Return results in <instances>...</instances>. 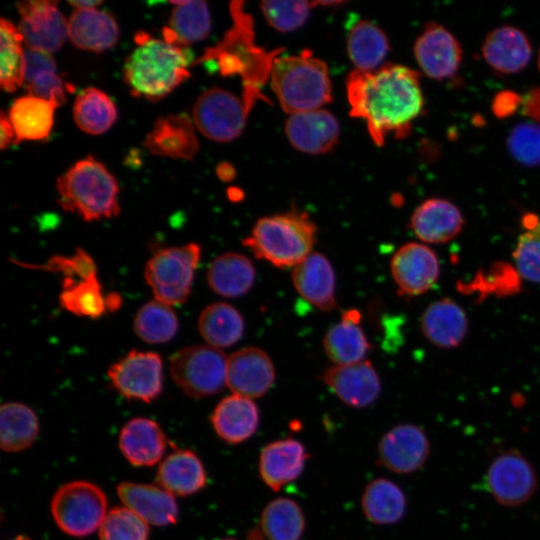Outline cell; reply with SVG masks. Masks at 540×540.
Listing matches in <instances>:
<instances>
[{
  "label": "cell",
  "mask_w": 540,
  "mask_h": 540,
  "mask_svg": "<svg viewBox=\"0 0 540 540\" xmlns=\"http://www.w3.org/2000/svg\"><path fill=\"white\" fill-rule=\"evenodd\" d=\"M346 91L350 115L366 122L379 146L390 133L398 138L406 136L424 106L419 73L402 65L355 70L346 79Z\"/></svg>",
  "instance_id": "6da1fadb"
},
{
  "label": "cell",
  "mask_w": 540,
  "mask_h": 540,
  "mask_svg": "<svg viewBox=\"0 0 540 540\" xmlns=\"http://www.w3.org/2000/svg\"><path fill=\"white\" fill-rule=\"evenodd\" d=\"M242 5L239 1L231 3L233 26L196 63L214 61L222 75H240L244 87L242 100L251 110L258 99H264L260 87L271 74L280 50L266 52L255 44L252 19L244 12Z\"/></svg>",
  "instance_id": "7a4b0ae2"
},
{
  "label": "cell",
  "mask_w": 540,
  "mask_h": 540,
  "mask_svg": "<svg viewBox=\"0 0 540 540\" xmlns=\"http://www.w3.org/2000/svg\"><path fill=\"white\" fill-rule=\"evenodd\" d=\"M135 43L123 69L124 80L134 96L160 100L190 76L187 48L146 32H138Z\"/></svg>",
  "instance_id": "3957f363"
},
{
  "label": "cell",
  "mask_w": 540,
  "mask_h": 540,
  "mask_svg": "<svg viewBox=\"0 0 540 540\" xmlns=\"http://www.w3.org/2000/svg\"><path fill=\"white\" fill-rule=\"evenodd\" d=\"M58 204L85 221L118 216L119 187L115 177L95 158L77 161L56 182Z\"/></svg>",
  "instance_id": "277c9868"
},
{
  "label": "cell",
  "mask_w": 540,
  "mask_h": 540,
  "mask_svg": "<svg viewBox=\"0 0 540 540\" xmlns=\"http://www.w3.org/2000/svg\"><path fill=\"white\" fill-rule=\"evenodd\" d=\"M316 234L305 212L290 211L260 218L243 245L278 268H294L312 253Z\"/></svg>",
  "instance_id": "5b68a950"
},
{
  "label": "cell",
  "mask_w": 540,
  "mask_h": 540,
  "mask_svg": "<svg viewBox=\"0 0 540 540\" xmlns=\"http://www.w3.org/2000/svg\"><path fill=\"white\" fill-rule=\"evenodd\" d=\"M270 76L282 109L291 115L320 109L331 101L327 66L309 50L276 57Z\"/></svg>",
  "instance_id": "8992f818"
},
{
  "label": "cell",
  "mask_w": 540,
  "mask_h": 540,
  "mask_svg": "<svg viewBox=\"0 0 540 540\" xmlns=\"http://www.w3.org/2000/svg\"><path fill=\"white\" fill-rule=\"evenodd\" d=\"M200 257L201 247L196 243L165 248L154 254L145 266L144 277L155 299L170 306L184 303Z\"/></svg>",
  "instance_id": "52a82bcc"
},
{
  "label": "cell",
  "mask_w": 540,
  "mask_h": 540,
  "mask_svg": "<svg viewBox=\"0 0 540 540\" xmlns=\"http://www.w3.org/2000/svg\"><path fill=\"white\" fill-rule=\"evenodd\" d=\"M51 513L64 533L75 537L87 536L100 528L107 514V498L91 482H69L54 494Z\"/></svg>",
  "instance_id": "ba28073f"
},
{
  "label": "cell",
  "mask_w": 540,
  "mask_h": 540,
  "mask_svg": "<svg viewBox=\"0 0 540 540\" xmlns=\"http://www.w3.org/2000/svg\"><path fill=\"white\" fill-rule=\"evenodd\" d=\"M228 357L210 345L185 347L170 359L174 382L190 397L201 398L220 392L226 385Z\"/></svg>",
  "instance_id": "9c48e42d"
},
{
  "label": "cell",
  "mask_w": 540,
  "mask_h": 540,
  "mask_svg": "<svg viewBox=\"0 0 540 540\" xmlns=\"http://www.w3.org/2000/svg\"><path fill=\"white\" fill-rule=\"evenodd\" d=\"M250 109L243 100L218 87L204 91L196 100L193 123L207 138L229 142L240 136Z\"/></svg>",
  "instance_id": "30bf717a"
},
{
  "label": "cell",
  "mask_w": 540,
  "mask_h": 540,
  "mask_svg": "<svg viewBox=\"0 0 540 540\" xmlns=\"http://www.w3.org/2000/svg\"><path fill=\"white\" fill-rule=\"evenodd\" d=\"M113 387L128 399L146 403L162 392L163 366L154 352L131 350L108 369Z\"/></svg>",
  "instance_id": "8fae6325"
},
{
  "label": "cell",
  "mask_w": 540,
  "mask_h": 540,
  "mask_svg": "<svg viewBox=\"0 0 540 540\" xmlns=\"http://www.w3.org/2000/svg\"><path fill=\"white\" fill-rule=\"evenodd\" d=\"M486 482L494 499L507 507L524 504L537 489V476L533 466L514 449L494 458L488 467Z\"/></svg>",
  "instance_id": "7c38bea8"
},
{
  "label": "cell",
  "mask_w": 540,
  "mask_h": 540,
  "mask_svg": "<svg viewBox=\"0 0 540 540\" xmlns=\"http://www.w3.org/2000/svg\"><path fill=\"white\" fill-rule=\"evenodd\" d=\"M16 6L20 14L18 29L27 48L52 53L62 47L68 26L57 1L30 0Z\"/></svg>",
  "instance_id": "4fadbf2b"
},
{
  "label": "cell",
  "mask_w": 540,
  "mask_h": 540,
  "mask_svg": "<svg viewBox=\"0 0 540 540\" xmlns=\"http://www.w3.org/2000/svg\"><path fill=\"white\" fill-rule=\"evenodd\" d=\"M430 453L425 432L414 424H399L387 431L378 443V463L397 474L420 469Z\"/></svg>",
  "instance_id": "5bb4252c"
},
{
  "label": "cell",
  "mask_w": 540,
  "mask_h": 540,
  "mask_svg": "<svg viewBox=\"0 0 540 540\" xmlns=\"http://www.w3.org/2000/svg\"><path fill=\"white\" fill-rule=\"evenodd\" d=\"M391 273L402 295L418 296L437 282L440 264L437 254L427 245L410 242L394 253Z\"/></svg>",
  "instance_id": "9a60e30c"
},
{
  "label": "cell",
  "mask_w": 540,
  "mask_h": 540,
  "mask_svg": "<svg viewBox=\"0 0 540 540\" xmlns=\"http://www.w3.org/2000/svg\"><path fill=\"white\" fill-rule=\"evenodd\" d=\"M414 54L422 71L436 80L452 77L462 59L458 40L444 26L434 22L427 24L418 36Z\"/></svg>",
  "instance_id": "2e32d148"
},
{
  "label": "cell",
  "mask_w": 540,
  "mask_h": 540,
  "mask_svg": "<svg viewBox=\"0 0 540 540\" xmlns=\"http://www.w3.org/2000/svg\"><path fill=\"white\" fill-rule=\"evenodd\" d=\"M274 380V365L262 349L246 347L228 357L226 385L233 394L250 399L261 397Z\"/></svg>",
  "instance_id": "e0dca14e"
},
{
  "label": "cell",
  "mask_w": 540,
  "mask_h": 540,
  "mask_svg": "<svg viewBox=\"0 0 540 540\" xmlns=\"http://www.w3.org/2000/svg\"><path fill=\"white\" fill-rule=\"evenodd\" d=\"M322 380L345 404L363 408L373 403L381 390L379 376L370 361L334 365L326 369Z\"/></svg>",
  "instance_id": "ac0fdd59"
},
{
  "label": "cell",
  "mask_w": 540,
  "mask_h": 540,
  "mask_svg": "<svg viewBox=\"0 0 540 540\" xmlns=\"http://www.w3.org/2000/svg\"><path fill=\"white\" fill-rule=\"evenodd\" d=\"M285 131L297 150L322 154L337 144L340 128L333 114L317 109L292 114L286 121Z\"/></svg>",
  "instance_id": "d6986e66"
},
{
  "label": "cell",
  "mask_w": 540,
  "mask_h": 540,
  "mask_svg": "<svg viewBox=\"0 0 540 540\" xmlns=\"http://www.w3.org/2000/svg\"><path fill=\"white\" fill-rule=\"evenodd\" d=\"M144 146L154 155L192 160L199 150L193 120L183 113L159 117L145 137Z\"/></svg>",
  "instance_id": "ffe728a7"
},
{
  "label": "cell",
  "mask_w": 540,
  "mask_h": 540,
  "mask_svg": "<svg viewBox=\"0 0 540 540\" xmlns=\"http://www.w3.org/2000/svg\"><path fill=\"white\" fill-rule=\"evenodd\" d=\"M308 453L305 446L294 438L275 440L263 447L259 456L258 469L262 481L273 491L302 474Z\"/></svg>",
  "instance_id": "44dd1931"
},
{
  "label": "cell",
  "mask_w": 540,
  "mask_h": 540,
  "mask_svg": "<svg viewBox=\"0 0 540 540\" xmlns=\"http://www.w3.org/2000/svg\"><path fill=\"white\" fill-rule=\"evenodd\" d=\"M464 218L452 202L431 198L422 202L411 217L416 237L426 243L442 244L455 238L463 229Z\"/></svg>",
  "instance_id": "7402d4cb"
},
{
  "label": "cell",
  "mask_w": 540,
  "mask_h": 540,
  "mask_svg": "<svg viewBox=\"0 0 540 540\" xmlns=\"http://www.w3.org/2000/svg\"><path fill=\"white\" fill-rule=\"evenodd\" d=\"M292 282L296 291L321 311L335 305V273L330 261L319 252H312L293 268Z\"/></svg>",
  "instance_id": "603a6c76"
},
{
  "label": "cell",
  "mask_w": 540,
  "mask_h": 540,
  "mask_svg": "<svg viewBox=\"0 0 540 540\" xmlns=\"http://www.w3.org/2000/svg\"><path fill=\"white\" fill-rule=\"evenodd\" d=\"M117 494L125 507L146 523L166 526L177 521L178 506L174 496L161 487L122 482L117 486Z\"/></svg>",
  "instance_id": "cb8c5ba5"
},
{
  "label": "cell",
  "mask_w": 540,
  "mask_h": 540,
  "mask_svg": "<svg viewBox=\"0 0 540 540\" xmlns=\"http://www.w3.org/2000/svg\"><path fill=\"white\" fill-rule=\"evenodd\" d=\"M210 421L223 441L239 444L251 438L257 431L260 412L252 399L232 394L217 404Z\"/></svg>",
  "instance_id": "d4e9b609"
},
{
  "label": "cell",
  "mask_w": 540,
  "mask_h": 540,
  "mask_svg": "<svg viewBox=\"0 0 540 540\" xmlns=\"http://www.w3.org/2000/svg\"><path fill=\"white\" fill-rule=\"evenodd\" d=\"M482 54L494 70L511 74L527 66L532 56V47L523 31L504 25L487 35L482 45Z\"/></svg>",
  "instance_id": "484cf974"
},
{
  "label": "cell",
  "mask_w": 540,
  "mask_h": 540,
  "mask_svg": "<svg viewBox=\"0 0 540 540\" xmlns=\"http://www.w3.org/2000/svg\"><path fill=\"white\" fill-rule=\"evenodd\" d=\"M425 338L440 348H454L462 343L468 331L464 309L450 298L432 302L421 317Z\"/></svg>",
  "instance_id": "4316f807"
},
{
  "label": "cell",
  "mask_w": 540,
  "mask_h": 540,
  "mask_svg": "<svg viewBox=\"0 0 540 540\" xmlns=\"http://www.w3.org/2000/svg\"><path fill=\"white\" fill-rule=\"evenodd\" d=\"M68 38L77 47L104 52L118 41L119 28L114 17L97 8L75 9L67 20Z\"/></svg>",
  "instance_id": "83f0119b"
},
{
  "label": "cell",
  "mask_w": 540,
  "mask_h": 540,
  "mask_svg": "<svg viewBox=\"0 0 540 540\" xmlns=\"http://www.w3.org/2000/svg\"><path fill=\"white\" fill-rule=\"evenodd\" d=\"M119 448L132 465L152 466L164 455L166 437L157 422L137 417L123 426Z\"/></svg>",
  "instance_id": "f1b7e54d"
},
{
  "label": "cell",
  "mask_w": 540,
  "mask_h": 540,
  "mask_svg": "<svg viewBox=\"0 0 540 540\" xmlns=\"http://www.w3.org/2000/svg\"><path fill=\"white\" fill-rule=\"evenodd\" d=\"M305 527V516L299 504L279 497L264 507L259 523L250 529L247 540H300Z\"/></svg>",
  "instance_id": "f546056e"
},
{
  "label": "cell",
  "mask_w": 540,
  "mask_h": 540,
  "mask_svg": "<svg viewBox=\"0 0 540 540\" xmlns=\"http://www.w3.org/2000/svg\"><path fill=\"white\" fill-rule=\"evenodd\" d=\"M159 487L173 496H189L207 483L204 465L191 450H175L159 465L156 475Z\"/></svg>",
  "instance_id": "4dcf8cb0"
},
{
  "label": "cell",
  "mask_w": 540,
  "mask_h": 540,
  "mask_svg": "<svg viewBox=\"0 0 540 540\" xmlns=\"http://www.w3.org/2000/svg\"><path fill=\"white\" fill-rule=\"evenodd\" d=\"M24 85L29 95L53 103L64 104L71 86L58 74L56 62L50 53L25 49Z\"/></svg>",
  "instance_id": "1f68e13d"
},
{
  "label": "cell",
  "mask_w": 540,
  "mask_h": 540,
  "mask_svg": "<svg viewBox=\"0 0 540 540\" xmlns=\"http://www.w3.org/2000/svg\"><path fill=\"white\" fill-rule=\"evenodd\" d=\"M171 4L174 7L168 26L163 29L165 41L187 48L208 36L211 19L205 1H171Z\"/></svg>",
  "instance_id": "d6a6232c"
},
{
  "label": "cell",
  "mask_w": 540,
  "mask_h": 540,
  "mask_svg": "<svg viewBox=\"0 0 540 540\" xmlns=\"http://www.w3.org/2000/svg\"><path fill=\"white\" fill-rule=\"evenodd\" d=\"M255 276L251 260L235 252L216 257L207 270V281L211 289L227 298L246 294L252 288Z\"/></svg>",
  "instance_id": "836d02e7"
},
{
  "label": "cell",
  "mask_w": 540,
  "mask_h": 540,
  "mask_svg": "<svg viewBox=\"0 0 540 540\" xmlns=\"http://www.w3.org/2000/svg\"><path fill=\"white\" fill-rule=\"evenodd\" d=\"M57 107L44 99L25 95L17 98L8 112L17 144L23 140H42L49 136Z\"/></svg>",
  "instance_id": "e575fe53"
},
{
  "label": "cell",
  "mask_w": 540,
  "mask_h": 540,
  "mask_svg": "<svg viewBox=\"0 0 540 540\" xmlns=\"http://www.w3.org/2000/svg\"><path fill=\"white\" fill-rule=\"evenodd\" d=\"M365 517L377 525L399 522L405 515L407 499L403 490L393 481L377 478L367 484L361 497Z\"/></svg>",
  "instance_id": "d590c367"
},
{
  "label": "cell",
  "mask_w": 540,
  "mask_h": 540,
  "mask_svg": "<svg viewBox=\"0 0 540 540\" xmlns=\"http://www.w3.org/2000/svg\"><path fill=\"white\" fill-rule=\"evenodd\" d=\"M198 326L203 339L218 349L237 343L245 328L239 311L224 302L207 306L200 314Z\"/></svg>",
  "instance_id": "8d00e7d4"
},
{
  "label": "cell",
  "mask_w": 540,
  "mask_h": 540,
  "mask_svg": "<svg viewBox=\"0 0 540 540\" xmlns=\"http://www.w3.org/2000/svg\"><path fill=\"white\" fill-rule=\"evenodd\" d=\"M39 432L34 411L19 402H9L0 409V445L6 452L22 451L32 445Z\"/></svg>",
  "instance_id": "74e56055"
},
{
  "label": "cell",
  "mask_w": 540,
  "mask_h": 540,
  "mask_svg": "<svg viewBox=\"0 0 540 540\" xmlns=\"http://www.w3.org/2000/svg\"><path fill=\"white\" fill-rule=\"evenodd\" d=\"M323 347L335 365H349L364 361L371 344L359 322L341 319L324 336Z\"/></svg>",
  "instance_id": "f35d334b"
},
{
  "label": "cell",
  "mask_w": 540,
  "mask_h": 540,
  "mask_svg": "<svg viewBox=\"0 0 540 540\" xmlns=\"http://www.w3.org/2000/svg\"><path fill=\"white\" fill-rule=\"evenodd\" d=\"M388 39L377 25L363 20L352 27L347 38V51L357 70L373 71L386 57Z\"/></svg>",
  "instance_id": "ab89813d"
},
{
  "label": "cell",
  "mask_w": 540,
  "mask_h": 540,
  "mask_svg": "<svg viewBox=\"0 0 540 540\" xmlns=\"http://www.w3.org/2000/svg\"><path fill=\"white\" fill-rule=\"evenodd\" d=\"M73 117L77 126L91 135L106 132L117 119V109L112 99L103 91L88 87L75 99Z\"/></svg>",
  "instance_id": "60d3db41"
},
{
  "label": "cell",
  "mask_w": 540,
  "mask_h": 540,
  "mask_svg": "<svg viewBox=\"0 0 540 540\" xmlns=\"http://www.w3.org/2000/svg\"><path fill=\"white\" fill-rule=\"evenodd\" d=\"M59 302L65 310L91 319H97L107 312L98 277L89 280L63 278Z\"/></svg>",
  "instance_id": "b9f144b4"
},
{
  "label": "cell",
  "mask_w": 540,
  "mask_h": 540,
  "mask_svg": "<svg viewBox=\"0 0 540 540\" xmlns=\"http://www.w3.org/2000/svg\"><path fill=\"white\" fill-rule=\"evenodd\" d=\"M0 38V84L6 92H14L24 84V40L18 27L5 18L0 21Z\"/></svg>",
  "instance_id": "7bdbcfd3"
},
{
  "label": "cell",
  "mask_w": 540,
  "mask_h": 540,
  "mask_svg": "<svg viewBox=\"0 0 540 540\" xmlns=\"http://www.w3.org/2000/svg\"><path fill=\"white\" fill-rule=\"evenodd\" d=\"M177 330L178 320L171 306L156 299L144 304L134 318L135 333L147 343L168 342Z\"/></svg>",
  "instance_id": "ee69618b"
},
{
  "label": "cell",
  "mask_w": 540,
  "mask_h": 540,
  "mask_svg": "<svg viewBox=\"0 0 540 540\" xmlns=\"http://www.w3.org/2000/svg\"><path fill=\"white\" fill-rule=\"evenodd\" d=\"M526 230L518 237L513 259L519 275L540 284V219L528 216Z\"/></svg>",
  "instance_id": "f6af8a7d"
},
{
  "label": "cell",
  "mask_w": 540,
  "mask_h": 540,
  "mask_svg": "<svg viewBox=\"0 0 540 540\" xmlns=\"http://www.w3.org/2000/svg\"><path fill=\"white\" fill-rule=\"evenodd\" d=\"M148 536V523L127 507L107 512L99 528L100 540H148Z\"/></svg>",
  "instance_id": "bcb514c9"
},
{
  "label": "cell",
  "mask_w": 540,
  "mask_h": 540,
  "mask_svg": "<svg viewBox=\"0 0 540 540\" xmlns=\"http://www.w3.org/2000/svg\"><path fill=\"white\" fill-rule=\"evenodd\" d=\"M260 7L275 30L291 32L305 23L313 5L310 1H264Z\"/></svg>",
  "instance_id": "7dc6e473"
},
{
  "label": "cell",
  "mask_w": 540,
  "mask_h": 540,
  "mask_svg": "<svg viewBox=\"0 0 540 540\" xmlns=\"http://www.w3.org/2000/svg\"><path fill=\"white\" fill-rule=\"evenodd\" d=\"M13 262L23 267L58 272L63 275V278L89 280L97 277V268L94 260L81 248H77L72 256L56 255L49 258L46 263L40 265L27 264L19 261Z\"/></svg>",
  "instance_id": "c3c4849f"
},
{
  "label": "cell",
  "mask_w": 540,
  "mask_h": 540,
  "mask_svg": "<svg viewBox=\"0 0 540 540\" xmlns=\"http://www.w3.org/2000/svg\"><path fill=\"white\" fill-rule=\"evenodd\" d=\"M507 145L512 156L528 166L540 164V126L524 122L509 134Z\"/></svg>",
  "instance_id": "681fc988"
},
{
  "label": "cell",
  "mask_w": 540,
  "mask_h": 540,
  "mask_svg": "<svg viewBox=\"0 0 540 540\" xmlns=\"http://www.w3.org/2000/svg\"><path fill=\"white\" fill-rule=\"evenodd\" d=\"M11 144H17L14 129L4 112H1L0 118V148H8Z\"/></svg>",
  "instance_id": "f907efd6"
},
{
  "label": "cell",
  "mask_w": 540,
  "mask_h": 540,
  "mask_svg": "<svg viewBox=\"0 0 540 540\" xmlns=\"http://www.w3.org/2000/svg\"><path fill=\"white\" fill-rule=\"evenodd\" d=\"M216 173L223 181H230L235 175L233 167L226 162H222L217 166Z\"/></svg>",
  "instance_id": "816d5d0a"
},
{
  "label": "cell",
  "mask_w": 540,
  "mask_h": 540,
  "mask_svg": "<svg viewBox=\"0 0 540 540\" xmlns=\"http://www.w3.org/2000/svg\"><path fill=\"white\" fill-rule=\"evenodd\" d=\"M105 303L107 312H114L120 308L122 299L118 293L113 292L105 296Z\"/></svg>",
  "instance_id": "f5cc1de1"
},
{
  "label": "cell",
  "mask_w": 540,
  "mask_h": 540,
  "mask_svg": "<svg viewBox=\"0 0 540 540\" xmlns=\"http://www.w3.org/2000/svg\"><path fill=\"white\" fill-rule=\"evenodd\" d=\"M69 4L75 9H92L102 4L99 0H77L69 1Z\"/></svg>",
  "instance_id": "db71d44e"
},
{
  "label": "cell",
  "mask_w": 540,
  "mask_h": 540,
  "mask_svg": "<svg viewBox=\"0 0 540 540\" xmlns=\"http://www.w3.org/2000/svg\"><path fill=\"white\" fill-rule=\"evenodd\" d=\"M16 540H31V539H29V538L26 537V536L20 535V536H18V537L16 538Z\"/></svg>",
  "instance_id": "11a10c76"
},
{
  "label": "cell",
  "mask_w": 540,
  "mask_h": 540,
  "mask_svg": "<svg viewBox=\"0 0 540 540\" xmlns=\"http://www.w3.org/2000/svg\"><path fill=\"white\" fill-rule=\"evenodd\" d=\"M222 540H235V539H231V538H226V539H222Z\"/></svg>",
  "instance_id": "9f6ffc18"
},
{
  "label": "cell",
  "mask_w": 540,
  "mask_h": 540,
  "mask_svg": "<svg viewBox=\"0 0 540 540\" xmlns=\"http://www.w3.org/2000/svg\"><path fill=\"white\" fill-rule=\"evenodd\" d=\"M539 69H540V52H539Z\"/></svg>",
  "instance_id": "6f0895ef"
}]
</instances>
